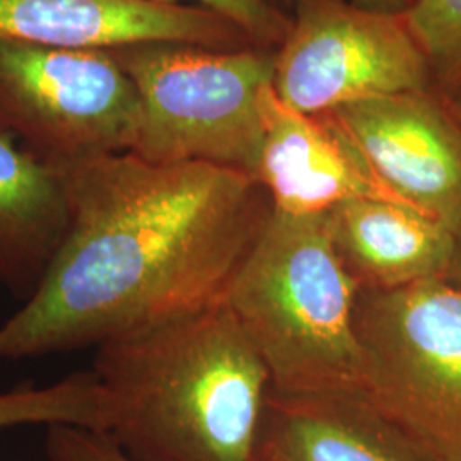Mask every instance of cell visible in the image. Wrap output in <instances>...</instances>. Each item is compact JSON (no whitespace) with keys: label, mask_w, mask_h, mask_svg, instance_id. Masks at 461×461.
Returning a JSON list of instances; mask_svg holds the SVG:
<instances>
[{"label":"cell","mask_w":461,"mask_h":461,"mask_svg":"<svg viewBox=\"0 0 461 461\" xmlns=\"http://www.w3.org/2000/svg\"><path fill=\"white\" fill-rule=\"evenodd\" d=\"M68 226L0 361L110 342L221 304L274 203L253 176L115 152L59 166Z\"/></svg>","instance_id":"1"},{"label":"cell","mask_w":461,"mask_h":461,"mask_svg":"<svg viewBox=\"0 0 461 461\" xmlns=\"http://www.w3.org/2000/svg\"><path fill=\"white\" fill-rule=\"evenodd\" d=\"M108 434L135 461H258L270 376L224 303L95 350Z\"/></svg>","instance_id":"2"},{"label":"cell","mask_w":461,"mask_h":461,"mask_svg":"<svg viewBox=\"0 0 461 461\" xmlns=\"http://www.w3.org/2000/svg\"><path fill=\"white\" fill-rule=\"evenodd\" d=\"M357 293L325 215L274 211L222 303L264 361L274 390H361Z\"/></svg>","instance_id":"3"},{"label":"cell","mask_w":461,"mask_h":461,"mask_svg":"<svg viewBox=\"0 0 461 461\" xmlns=\"http://www.w3.org/2000/svg\"><path fill=\"white\" fill-rule=\"evenodd\" d=\"M112 55L140 103L129 152L150 163H205L255 175L276 50L161 41Z\"/></svg>","instance_id":"4"},{"label":"cell","mask_w":461,"mask_h":461,"mask_svg":"<svg viewBox=\"0 0 461 461\" xmlns=\"http://www.w3.org/2000/svg\"><path fill=\"white\" fill-rule=\"evenodd\" d=\"M361 392L439 461H461V289L432 279L359 291Z\"/></svg>","instance_id":"5"},{"label":"cell","mask_w":461,"mask_h":461,"mask_svg":"<svg viewBox=\"0 0 461 461\" xmlns=\"http://www.w3.org/2000/svg\"><path fill=\"white\" fill-rule=\"evenodd\" d=\"M140 103L106 50L0 40V132L50 166L129 152Z\"/></svg>","instance_id":"6"},{"label":"cell","mask_w":461,"mask_h":461,"mask_svg":"<svg viewBox=\"0 0 461 461\" xmlns=\"http://www.w3.org/2000/svg\"><path fill=\"white\" fill-rule=\"evenodd\" d=\"M434 84V68L405 13L373 11L352 0H291V28L276 49L272 79L289 108L321 115Z\"/></svg>","instance_id":"7"},{"label":"cell","mask_w":461,"mask_h":461,"mask_svg":"<svg viewBox=\"0 0 461 461\" xmlns=\"http://www.w3.org/2000/svg\"><path fill=\"white\" fill-rule=\"evenodd\" d=\"M329 113L386 197L460 230L461 125L436 87Z\"/></svg>","instance_id":"8"},{"label":"cell","mask_w":461,"mask_h":461,"mask_svg":"<svg viewBox=\"0 0 461 461\" xmlns=\"http://www.w3.org/2000/svg\"><path fill=\"white\" fill-rule=\"evenodd\" d=\"M0 40L106 51L161 41L219 50L253 45L226 17L159 0H0Z\"/></svg>","instance_id":"9"},{"label":"cell","mask_w":461,"mask_h":461,"mask_svg":"<svg viewBox=\"0 0 461 461\" xmlns=\"http://www.w3.org/2000/svg\"><path fill=\"white\" fill-rule=\"evenodd\" d=\"M264 135L253 178L287 215H325L354 198L386 197L330 113L306 115L274 87L262 101Z\"/></svg>","instance_id":"10"},{"label":"cell","mask_w":461,"mask_h":461,"mask_svg":"<svg viewBox=\"0 0 461 461\" xmlns=\"http://www.w3.org/2000/svg\"><path fill=\"white\" fill-rule=\"evenodd\" d=\"M258 461H439L357 390L270 386Z\"/></svg>","instance_id":"11"},{"label":"cell","mask_w":461,"mask_h":461,"mask_svg":"<svg viewBox=\"0 0 461 461\" xmlns=\"http://www.w3.org/2000/svg\"><path fill=\"white\" fill-rule=\"evenodd\" d=\"M330 240L359 291H396L445 279L455 232L411 205L354 198L325 214Z\"/></svg>","instance_id":"12"},{"label":"cell","mask_w":461,"mask_h":461,"mask_svg":"<svg viewBox=\"0 0 461 461\" xmlns=\"http://www.w3.org/2000/svg\"><path fill=\"white\" fill-rule=\"evenodd\" d=\"M67 226L60 169L0 132V287L21 304L41 284Z\"/></svg>","instance_id":"13"},{"label":"cell","mask_w":461,"mask_h":461,"mask_svg":"<svg viewBox=\"0 0 461 461\" xmlns=\"http://www.w3.org/2000/svg\"><path fill=\"white\" fill-rule=\"evenodd\" d=\"M76 426L108 432L112 403L93 369L45 386L21 384L0 392V430L17 426Z\"/></svg>","instance_id":"14"},{"label":"cell","mask_w":461,"mask_h":461,"mask_svg":"<svg viewBox=\"0 0 461 461\" xmlns=\"http://www.w3.org/2000/svg\"><path fill=\"white\" fill-rule=\"evenodd\" d=\"M405 19L436 79L461 64V0H411Z\"/></svg>","instance_id":"15"},{"label":"cell","mask_w":461,"mask_h":461,"mask_svg":"<svg viewBox=\"0 0 461 461\" xmlns=\"http://www.w3.org/2000/svg\"><path fill=\"white\" fill-rule=\"evenodd\" d=\"M182 4L183 0H159ZM209 9L236 24L253 45L276 50L285 40L291 28V13L276 0H185Z\"/></svg>","instance_id":"16"},{"label":"cell","mask_w":461,"mask_h":461,"mask_svg":"<svg viewBox=\"0 0 461 461\" xmlns=\"http://www.w3.org/2000/svg\"><path fill=\"white\" fill-rule=\"evenodd\" d=\"M50 461H135L108 432L76 426L47 428Z\"/></svg>","instance_id":"17"},{"label":"cell","mask_w":461,"mask_h":461,"mask_svg":"<svg viewBox=\"0 0 461 461\" xmlns=\"http://www.w3.org/2000/svg\"><path fill=\"white\" fill-rule=\"evenodd\" d=\"M434 87L461 125V64L451 72L438 77Z\"/></svg>","instance_id":"18"},{"label":"cell","mask_w":461,"mask_h":461,"mask_svg":"<svg viewBox=\"0 0 461 461\" xmlns=\"http://www.w3.org/2000/svg\"><path fill=\"white\" fill-rule=\"evenodd\" d=\"M357 5L373 9V11H381V13H392V14H400L405 13L411 5V0H352Z\"/></svg>","instance_id":"19"},{"label":"cell","mask_w":461,"mask_h":461,"mask_svg":"<svg viewBox=\"0 0 461 461\" xmlns=\"http://www.w3.org/2000/svg\"><path fill=\"white\" fill-rule=\"evenodd\" d=\"M445 279L461 289V228L455 232L453 255H451V260H449V267L446 270Z\"/></svg>","instance_id":"20"}]
</instances>
